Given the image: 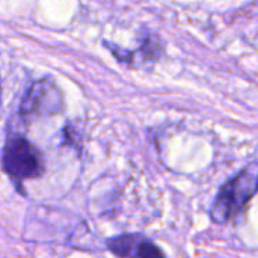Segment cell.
I'll return each mask as SVG.
<instances>
[{"instance_id": "6da1fadb", "label": "cell", "mask_w": 258, "mask_h": 258, "mask_svg": "<svg viewBox=\"0 0 258 258\" xmlns=\"http://www.w3.org/2000/svg\"><path fill=\"white\" fill-rule=\"evenodd\" d=\"M257 192V163L251 162L236 177L219 187L210 209V218L216 224H227L239 218L248 209Z\"/></svg>"}, {"instance_id": "7a4b0ae2", "label": "cell", "mask_w": 258, "mask_h": 258, "mask_svg": "<svg viewBox=\"0 0 258 258\" xmlns=\"http://www.w3.org/2000/svg\"><path fill=\"white\" fill-rule=\"evenodd\" d=\"M2 169L23 192V180L39 178L44 174V159L30 141L23 136H14L3 147Z\"/></svg>"}, {"instance_id": "3957f363", "label": "cell", "mask_w": 258, "mask_h": 258, "mask_svg": "<svg viewBox=\"0 0 258 258\" xmlns=\"http://www.w3.org/2000/svg\"><path fill=\"white\" fill-rule=\"evenodd\" d=\"M63 106L65 101L59 86L50 79H42L33 82L27 89L20 106V115L23 118L53 116L59 115Z\"/></svg>"}, {"instance_id": "277c9868", "label": "cell", "mask_w": 258, "mask_h": 258, "mask_svg": "<svg viewBox=\"0 0 258 258\" xmlns=\"http://www.w3.org/2000/svg\"><path fill=\"white\" fill-rule=\"evenodd\" d=\"M145 237L142 234L138 233H132V234H121L116 237H112L106 242L107 249L110 252H113L116 257L119 258H136L138 254V248L142 243Z\"/></svg>"}, {"instance_id": "5b68a950", "label": "cell", "mask_w": 258, "mask_h": 258, "mask_svg": "<svg viewBox=\"0 0 258 258\" xmlns=\"http://www.w3.org/2000/svg\"><path fill=\"white\" fill-rule=\"evenodd\" d=\"M136 258H166L165 254L162 252V249L151 240L144 239L142 243L138 248V254Z\"/></svg>"}]
</instances>
